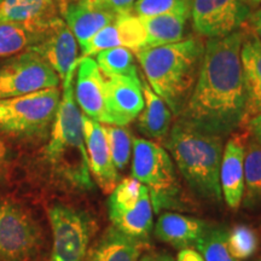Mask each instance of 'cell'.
<instances>
[{
  "mask_svg": "<svg viewBox=\"0 0 261 261\" xmlns=\"http://www.w3.org/2000/svg\"><path fill=\"white\" fill-rule=\"evenodd\" d=\"M244 32L208 39L195 86L178 119L205 132L226 137L244 121L241 46Z\"/></svg>",
  "mask_w": 261,
  "mask_h": 261,
  "instance_id": "cell-1",
  "label": "cell"
},
{
  "mask_svg": "<svg viewBox=\"0 0 261 261\" xmlns=\"http://www.w3.org/2000/svg\"><path fill=\"white\" fill-rule=\"evenodd\" d=\"M225 137L177 119L165 140L166 150L188 187L201 200L213 204L223 201L220 166Z\"/></svg>",
  "mask_w": 261,
  "mask_h": 261,
  "instance_id": "cell-2",
  "label": "cell"
},
{
  "mask_svg": "<svg viewBox=\"0 0 261 261\" xmlns=\"http://www.w3.org/2000/svg\"><path fill=\"white\" fill-rule=\"evenodd\" d=\"M204 46L202 39L188 38L135 54L148 85L177 117L195 86Z\"/></svg>",
  "mask_w": 261,
  "mask_h": 261,
  "instance_id": "cell-3",
  "label": "cell"
},
{
  "mask_svg": "<svg viewBox=\"0 0 261 261\" xmlns=\"http://www.w3.org/2000/svg\"><path fill=\"white\" fill-rule=\"evenodd\" d=\"M77 63L62 80V94L56 117L45 148V159L58 178L80 190L92 188L89 158L85 145L83 114L75 102L74 77Z\"/></svg>",
  "mask_w": 261,
  "mask_h": 261,
  "instance_id": "cell-4",
  "label": "cell"
},
{
  "mask_svg": "<svg viewBox=\"0 0 261 261\" xmlns=\"http://www.w3.org/2000/svg\"><path fill=\"white\" fill-rule=\"evenodd\" d=\"M132 177L148 189L154 213L189 210L177 167L160 143L133 138Z\"/></svg>",
  "mask_w": 261,
  "mask_h": 261,
  "instance_id": "cell-5",
  "label": "cell"
},
{
  "mask_svg": "<svg viewBox=\"0 0 261 261\" xmlns=\"http://www.w3.org/2000/svg\"><path fill=\"white\" fill-rule=\"evenodd\" d=\"M62 91L51 87L0 99V132L17 139H40L51 130Z\"/></svg>",
  "mask_w": 261,
  "mask_h": 261,
  "instance_id": "cell-6",
  "label": "cell"
},
{
  "mask_svg": "<svg viewBox=\"0 0 261 261\" xmlns=\"http://www.w3.org/2000/svg\"><path fill=\"white\" fill-rule=\"evenodd\" d=\"M108 213L112 226L127 236L149 242L154 208L148 189L133 177L123 178L110 192Z\"/></svg>",
  "mask_w": 261,
  "mask_h": 261,
  "instance_id": "cell-7",
  "label": "cell"
},
{
  "mask_svg": "<svg viewBox=\"0 0 261 261\" xmlns=\"http://www.w3.org/2000/svg\"><path fill=\"white\" fill-rule=\"evenodd\" d=\"M47 215L52 230L50 261H86L93 234L92 218L63 203L52 204Z\"/></svg>",
  "mask_w": 261,
  "mask_h": 261,
  "instance_id": "cell-8",
  "label": "cell"
},
{
  "mask_svg": "<svg viewBox=\"0 0 261 261\" xmlns=\"http://www.w3.org/2000/svg\"><path fill=\"white\" fill-rule=\"evenodd\" d=\"M61 79L39 55L24 51L0 65V99L58 87Z\"/></svg>",
  "mask_w": 261,
  "mask_h": 261,
  "instance_id": "cell-9",
  "label": "cell"
},
{
  "mask_svg": "<svg viewBox=\"0 0 261 261\" xmlns=\"http://www.w3.org/2000/svg\"><path fill=\"white\" fill-rule=\"evenodd\" d=\"M41 244L40 230L18 204L0 200V261H28Z\"/></svg>",
  "mask_w": 261,
  "mask_h": 261,
  "instance_id": "cell-10",
  "label": "cell"
},
{
  "mask_svg": "<svg viewBox=\"0 0 261 261\" xmlns=\"http://www.w3.org/2000/svg\"><path fill=\"white\" fill-rule=\"evenodd\" d=\"M250 14V6L243 0H194L191 6L192 27L210 39L236 32Z\"/></svg>",
  "mask_w": 261,
  "mask_h": 261,
  "instance_id": "cell-11",
  "label": "cell"
},
{
  "mask_svg": "<svg viewBox=\"0 0 261 261\" xmlns=\"http://www.w3.org/2000/svg\"><path fill=\"white\" fill-rule=\"evenodd\" d=\"M74 97L83 115L109 125L107 112V77L92 57L79 58L75 71Z\"/></svg>",
  "mask_w": 261,
  "mask_h": 261,
  "instance_id": "cell-12",
  "label": "cell"
},
{
  "mask_svg": "<svg viewBox=\"0 0 261 261\" xmlns=\"http://www.w3.org/2000/svg\"><path fill=\"white\" fill-rule=\"evenodd\" d=\"M146 35L142 19L130 11L120 12L110 24L96 33L84 46L81 58L93 57L108 48L122 46L137 54L145 48Z\"/></svg>",
  "mask_w": 261,
  "mask_h": 261,
  "instance_id": "cell-13",
  "label": "cell"
},
{
  "mask_svg": "<svg viewBox=\"0 0 261 261\" xmlns=\"http://www.w3.org/2000/svg\"><path fill=\"white\" fill-rule=\"evenodd\" d=\"M27 51L47 62L61 81L79 61V44L63 18L57 16L51 19L40 40Z\"/></svg>",
  "mask_w": 261,
  "mask_h": 261,
  "instance_id": "cell-14",
  "label": "cell"
},
{
  "mask_svg": "<svg viewBox=\"0 0 261 261\" xmlns=\"http://www.w3.org/2000/svg\"><path fill=\"white\" fill-rule=\"evenodd\" d=\"M144 108L143 84L138 75L107 79V112L109 125L127 126Z\"/></svg>",
  "mask_w": 261,
  "mask_h": 261,
  "instance_id": "cell-15",
  "label": "cell"
},
{
  "mask_svg": "<svg viewBox=\"0 0 261 261\" xmlns=\"http://www.w3.org/2000/svg\"><path fill=\"white\" fill-rule=\"evenodd\" d=\"M81 119L91 175L103 192L110 194L119 182V174L110 155L104 125L85 115Z\"/></svg>",
  "mask_w": 261,
  "mask_h": 261,
  "instance_id": "cell-16",
  "label": "cell"
},
{
  "mask_svg": "<svg viewBox=\"0 0 261 261\" xmlns=\"http://www.w3.org/2000/svg\"><path fill=\"white\" fill-rule=\"evenodd\" d=\"M212 223L178 212H162L154 226V236L160 242L178 250L192 248L203 237Z\"/></svg>",
  "mask_w": 261,
  "mask_h": 261,
  "instance_id": "cell-17",
  "label": "cell"
},
{
  "mask_svg": "<svg viewBox=\"0 0 261 261\" xmlns=\"http://www.w3.org/2000/svg\"><path fill=\"white\" fill-rule=\"evenodd\" d=\"M119 14L89 0H67L62 5L63 21L74 34L79 47L84 46L100 29L112 23Z\"/></svg>",
  "mask_w": 261,
  "mask_h": 261,
  "instance_id": "cell-18",
  "label": "cell"
},
{
  "mask_svg": "<svg viewBox=\"0 0 261 261\" xmlns=\"http://www.w3.org/2000/svg\"><path fill=\"white\" fill-rule=\"evenodd\" d=\"M244 155L246 142L243 137L232 136L224 146L220 166V189L223 201L228 208L237 211L242 204L244 191Z\"/></svg>",
  "mask_w": 261,
  "mask_h": 261,
  "instance_id": "cell-19",
  "label": "cell"
},
{
  "mask_svg": "<svg viewBox=\"0 0 261 261\" xmlns=\"http://www.w3.org/2000/svg\"><path fill=\"white\" fill-rule=\"evenodd\" d=\"M244 87H246V114L244 121L261 113V41L253 33H244L241 46Z\"/></svg>",
  "mask_w": 261,
  "mask_h": 261,
  "instance_id": "cell-20",
  "label": "cell"
},
{
  "mask_svg": "<svg viewBox=\"0 0 261 261\" xmlns=\"http://www.w3.org/2000/svg\"><path fill=\"white\" fill-rule=\"evenodd\" d=\"M149 242L137 240L110 226L89 252L86 261H138Z\"/></svg>",
  "mask_w": 261,
  "mask_h": 261,
  "instance_id": "cell-21",
  "label": "cell"
},
{
  "mask_svg": "<svg viewBox=\"0 0 261 261\" xmlns=\"http://www.w3.org/2000/svg\"><path fill=\"white\" fill-rule=\"evenodd\" d=\"M142 84L144 108L138 115L137 128L145 139L165 143L172 127L173 113L165 100L151 90L146 81Z\"/></svg>",
  "mask_w": 261,
  "mask_h": 261,
  "instance_id": "cell-22",
  "label": "cell"
},
{
  "mask_svg": "<svg viewBox=\"0 0 261 261\" xmlns=\"http://www.w3.org/2000/svg\"><path fill=\"white\" fill-rule=\"evenodd\" d=\"M190 16L191 10H178L151 17H140L146 35L145 48L184 40L185 29Z\"/></svg>",
  "mask_w": 261,
  "mask_h": 261,
  "instance_id": "cell-23",
  "label": "cell"
},
{
  "mask_svg": "<svg viewBox=\"0 0 261 261\" xmlns=\"http://www.w3.org/2000/svg\"><path fill=\"white\" fill-rule=\"evenodd\" d=\"M52 18L0 23V57L15 56L34 46L41 39Z\"/></svg>",
  "mask_w": 261,
  "mask_h": 261,
  "instance_id": "cell-24",
  "label": "cell"
},
{
  "mask_svg": "<svg viewBox=\"0 0 261 261\" xmlns=\"http://www.w3.org/2000/svg\"><path fill=\"white\" fill-rule=\"evenodd\" d=\"M58 0H2L0 23L34 22L55 17V4Z\"/></svg>",
  "mask_w": 261,
  "mask_h": 261,
  "instance_id": "cell-25",
  "label": "cell"
},
{
  "mask_svg": "<svg viewBox=\"0 0 261 261\" xmlns=\"http://www.w3.org/2000/svg\"><path fill=\"white\" fill-rule=\"evenodd\" d=\"M242 204L248 211L261 208V144L253 138L246 143Z\"/></svg>",
  "mask_w": 261,
  "mask_h": 261,
  "instance_id": "cell-26",
  "label": "cell"
},
{
  "mask_svg": "<svg viewBox=\"0 0 261 261\" xmlns=\"http://www.w3.org/2000/svg\"><path fill=\"white\" fill-rule=\"evenodd\" d=\"M204 261H240L231 252L228 244V228L224 225L212 224L203 237L196 244Z\"/></svg>",
  "mask_w": 261,
  "mask_h": 261,
  "instance_id": "cell-27",
  "label": "cell"
},
{
  "mask_svg": "<svg viewBox=\"0 0 261 261\" xmlns=\"http://www.w3.org/2000/svg\"><path fill=\"white\" fill-rule=\"evenodd\" d=\"M94 60L107 79L138 75L135 63V54L126 47L117 46L103 50L98 52Z\"/></svg>",
  "mask_w": 261,
  "mask_h": 261,
  "instance_id": "cell-28",
  "label": "cell"
},
{
  "mask_svg": "<svg viewBox=\"0 0 261 261\" xmlns=\"http://www.w3.org/2000/svg\"><path fill=\"white\" fill-rule=\"evenodd\" d=\"M110 155L116 171H122L128 165L133 149V137L126 126L104 125Z\"/></svg>",
  "mask_w": 261,
  "mask_h": 261,
  "instance_id": "cell-29",
  "label": "cell"
},
{
  "mask_svg": "<svg viewBox=\"0 0 261 261\" xmlns=\"http://www.w3.org/2000/svg\"><path fill=\"white\" fill-rule=\"evenodd\" d=\"M228 244L233 255L241 261L255 254L259 247V238L252 227L238 225L231 230L228 228Z\"/></svg>",
  "mask_w": 261,
  "mask_h": 261,
  "instance_id": "cell-30",
  "label": "cell"
},
{
  "mask_svg": "<svg viewBox=\"0 0 261 261\" xmlns=\"http://www.w3.org/2000/svg\"><path fill=\"white\" fill-rule=\"evenodd\" d=\"M192 0H137L129 11L138 17H151L178 10H191Z\"/></svg>",
  "mask_w": 261,
  "mask_h": 261,
  "instance_id": "cell-31",
  "label": "cell"
},
{
  "mask_svg": "<svg viewBox=\"0 0 261 261\" xmlns=\"http://www.w3.org/2000/svg\"><path fill=\"white\" fill-rule=\"evenodd\" d=\"M89 2L104 6V8L113 10V11L125 12L129 11L132 5L135 4L137 0H89Z\"/></svg>",
  "mask_w": 261,
  "mask_h": 261,
  "instance_id": "cell-32",
  "label": "cell"
},
{
  "mask_svg": "<svg viewBox=\"0 0 261 261\" xmlns=\"http://www.w3.org/2000/svg\"><path fill=\"white\" fill-rule=\"evenodd\" d=\"M138 261H174L169 253L162 250H145Z\"/></svg>",
  "mask_w": 261,
  "mask_h": 261,
  "instance_id": "cell-33",
  "label": "cell"
},
{
  "mask_svg": "<svg viewBox=\"0 0 261 261\" xmlns=\"http://www.w3.org/2000/svg\"><path fill=\"white\" fill-rule=\"evenodd\" d=\"M246 125L252 138L261 144V113L248 120Z\"/></svg>",
  "mask_w": 261,
  "mask_h": 261,
  "instance_id": "cell-34",
  "label": "cell"
},
{
  "mask_svg": "<svg viewBox=\"0 0 261 261\" xmlns=\"http://www.w3.org/2000/svg\"><path fill=\"white\" fill-rule=\"evenodd\" d=\"M247 21L248 23H249L250 31H252L250 33H253V34L261 41V6L250 14L249 18H248Z\"/></svg>",
  "mask_w": 261,
  "mask_h": 261,
  "instance_id": "cell-35",
  "label": "cell"
},
{
  "mask_svg": "<svg viewBox=\"0 0 261 261\" xmlns=\"http://www.w3.org/2000/svg\"><path fill=\"white\" fill-rule=\"evenodd\" d=\"M175 261H204V260L197 250L192 249V248H187V249L179 250L177 260Z\"/></svg>",
  "mask_w": 261,
  "mask_h": 261,
  "instance_id": "cell-36",
  "label": "cell"
},
{
  "mask_svg": "<svg viewBox=\"0 0 261 261\" xmlns=\"http://www.w3.org/2000/svg\"><path fill=\"white\" fill-rule=\"evenodd\" d=\"M6 159H8V150H6L4 142L0 138V172H3V169L5 167Z\"/></svg>",
  "mask_w": 261,
  "mask_h": 261,
  "instance_id": "cell-37",
  "label": "cell"
},
{
  "mask_svg": "<svg viewBox=\"0 0 261 261\" xmlns=\"http://www.w3.org/2000/svg\"><path fill=\"white\" fill-rule=\"evenodd\" d=\"M244 3H247L249 6H256L261 4V0H243Z\"/></svg>",
  "mask_w": 261,
  "mask_h": 261,
  "instance_id": "cell-38",
  "label": "cell"
},
{
  "mask_svg": "<svg viewBox=\"0 0 261 261\" xmlns=\"http://www.w3.org/2000/svg\"><path fill=\"white\" fill-rule=\"evenodd\" d=\"M255 261H261V256H260V257H259V259H256V260H255Z\"/></svg>",
  "mask_w": 261,
  "mask_h": 261,
  "instance_id": "cell-39",
  "label": "cell"
},
{
  "mask_svg": "<svg viewBox=\"0 0 261 261\" xmlns=\"http://www.w3.org/2000/svg\"><path fill=\"white\" fill-rule=\"evenodd\" d=\"M0 3H2V0H0Z\"/></svg>",
  "mask_w": 261,
  "mask_h": 261,
  "instance_id": "cell-40",
  "label": "cell"
}]
</instances>
